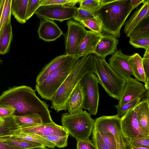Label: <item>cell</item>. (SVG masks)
<instances>
[{"mask_svg": "<svg viewBox=\"0 0 149 149\" xmlns=\"http://www.w3.org/2000/svg\"><path fill=\"white\" fill-rule=\"evenodd\" d=\"M35 91L26 86L10 88L0 96V107L13 109L14 116L36 113L40 116L43 124L53 122L49 105L39 99Z\"/></svg>", "mask_w": 149, "mask_h": 149, "instance_id": "obj_1", "label": "cell"}, {"mask_svg": "<svg viewBox=\"0 0 149 149\" xmlns=\"http://www.w3.org/2000/svg\"><path fill=\"white\" fill-rule=\"evenodd\" d=\"M133 10L130 0H103L94 14L101 24L103 31L117 38L120 37L121 28Z\"/></svg>", "mask_w": 149, "mask_h": 149, "instance_id": "obj_2", "label": "cell"}, {"mask_svg": "<svg viewBox=\"0 0 149 149\" xmlns=\"http://www.w3.org/2000/svg\"><path fill=\"white\" fill-rule=\"evenodd\" d=\"M93 55L91 54L80 58L54 94L51 107L57 112L67 110V101L72 92L86 74L93 73Z\"/></svg>", "mask_w": 149, "mask_h": 149, "instance_id": "obj_3", "label": "cell"}, {"mask_svg": "<svg viewBox=\"0 0 149 149\" xmlns=\"http://www.w3.org/2000/svg\"><path fill=\"white\" fill-rule=\"evenodd\" d=\"M93 73L110 96L119 101L125 84V79L120 76L110 66L105 58L93 55Z\"/></svg>", "mask_w": 149, "mask_h": 149, "instance_id": "obj_4", "label": "cell"}, {"mask_svg": "<svg viewBox=\"0 0 149 149\" xmlns=\"http://www.w3.org/2000/svg\"><path fill=\"white\" fill-rule=\"evenodd\" d=\"M80 58L77 56H68L59 67L43 81L36 84L35 90L42 98L52 101L54 94Z\"/></svg>", "mask_w": 149, "mask_h": 149, "instance_id": "obj_5", "label": "cell"}, {"mask_svg": "<svg viewBox=\"0 0 149 149\" xmlns=\"http://www.w3.org/2000/svg\"><path fill=\"white\" fill-rule=\"evenodd\" d=\"M61 120L62 126L77 141L89 140L95 120L87 111L73 114L64 113L61 115Z\"/></svg>", "mask_w": 149, "mask_h": 149, "instance_id": "obj_6", "label": "cell"}, {"mask_svg": "<svg viewBox=\"0 0 149 149\" xmlns=\"http://www.w3.org/2000/svg\"><path fill=\"white\" fill-rule=\"evenodd\" d=\"M80 83L84 95V109L88 110L90 115H95L97 112L99 100V79L94 73L89 72L82 78Z\"/></svg>", "mask_w": 149, "mask_h": 149, "instance_id": "obj_7", "label": "cell"}, {"mask_svg": "<svg viewBox=\"0 0 149 149\" xmlns=\"http://www.w3.org/2000/svg\"><path fill=\"white\" fill-rule=\"evenodd\" d=\"M93 129L110 132L114 136L118 149H126L125 139L121 129L120 118L117 114L103 116L96 118Z\"/></svg>", "mask_w": 149, "mask_h": 149, "instance_id": "obj_8", "label": "cell"}, {"mask_svg": "<svg viewBox=\"0 0 149 149\" xmlns=\"http://www.w3.org/2000/svg\"><path fill=\"white\" fill-rule=\"evenodd\" d=\"M68 29L64 34L65 54L77 56L79 46L87 31L80 23L70 20L67 22Z\"/></svg>", "mask_w": 149, "mask_h": 149, "instance_id": "obj_9", "label": "cell"}, {"mask_svg": "<svg viewBox=\"0 0 149 149\" xmlns=\"http://www.w3.org/2000/svg\"><path fill=\"white\" fill-rule=\"evenodd\" d=\"M77 8L58 5L40 6L35 13L40 19L44 18L60 22L73 18L76 15Z\"/></svg>", "mask_w": 149, "mask_h": 149, "instance_id": "obj_10", "label": "cell"}, {"mask_svg": "<svg viewBox=\"0 0 149 149\" xmlns=\"http://www.w3.org/2000/svg\"><path fill=\"white\" fill-rule=\"evenodd\" d=\"M149 92L144 85L132 77L125 79V84L118 104L122 105L132 100L140 98L149 99Z\"/></svg>", "mask_w": 149, "mask_h": 149, "instance_id": "obj_11", "label": "cell"}, {"mask_svg": "<svg viewBox=\"0 0 149 149\" xmlns=\"http://www.w3.org/2000/svg\"><path fill=\"white\" fill-rule=\"evenodd\" d=\"M120 120L122 131L125 142L127 140L138 137H148L141 128L136 113L133 109L121 117Z\"/></svg>", "mask_w": 149, "mask_h": 149, "instance_id": "obj_12", "label": "cell"}, {"mask_svg": "<svg viewBox=\"0 0 149 149\" xmlns=\"http://www.w3.org/2000/svg\"><path fill=\"white\" fill-rule=\"evenodd\" d=\"M129 56L120 49L112 55L109 60L110 66L120 76L125 79L133 75L128 60Z\"/></svg>", "mask_w": 149, "mask_h": 149, "instance_id": "obj_13", "label": "cell"}, {"mask_svg": "<svg viewBox=\"0 0 149 149\" xmlns=\"http://www.w3.org/2000/svg\"><path fill=\"white\" fill-rule=\"evenodd\" d=\"M40 19L38 32L40 39L46 42L53 41L63 34L61 30L54 20L44 18Z\"/></svg>", "mask_w": 149, "mask_h": 149, "instance_id": "obj_14", "label": "cell"}, {"mask_svg": "<svg viewBox=\"0 0 149 149\" xmlns=\"http://www.w3.org/2000/svg\"><path fill=\"white\" fill-rule=\"evenodd\" d=\"M20 129L24 132L41 136L53 135L66 136L69 135V134L64 127L56 124L53 121L37 126Z\"/></svg>", "mask_w": 149, "mask_h": 149, "instance_id": "obj_15", "label": "cell"}, {"mask_svg": "<svg viewBox=\"0 0 149 149\" xmlns=\"http://www.w3.org/2000/svg\"><path fill=\"white\" fill-rule=\"evenodd\" d=\"M118 40L109 34L102 35L94 51V54L98 56L105 58L109 55H112L117 51Z\"/></svg>", "mask_w": 149, "mask_h": 149, "instance_id": "obj_16", "label": "cell"}, {"mask_svg": "<svg viewBox=\"0 0 149 149\" xmlns=\"http://www.w3.org/2000/svg\"><path fill=\"white\" fill-rule=\"evenodd\" d=\"M149 18V0H146L143 4L132 15L125 24L124 32L126 35L137 26Z\"/></svg>", "mask_w": 149, "mask_h": 149, "instance_id": "obj_17", "label": "cell"}, {"mask_svg": "<svg viewBox=\"0 0 149 149\" xmlns=\"http://www.w3.org/2000/svg\"><path fill=\"white\" fill-rule=\"evenodd\" d=\"M84 102L83 90L79 82L72 92L68 99L67 107L68 113L73 114L83 111Z\"/></svg>", "mask_w": 149, "mask_h": 149, "instance_id": "obj_18", "label": "cell"}, {"mask_svg": "<svg viewBox=\"0 0 149 149\" xmlns=\"http://www.w3.org/2000/svg\"><path fill=\"white\" fill-rule=\"evenodd\" d=\"M102 35L91 30L87 31L79 46L77 56L80 58L91 54H94Z\"/></svg>", "mask_w": 149, "mask_h": 149, "instance_id": "obj_19", "label": "cell"}, {"mask_svg": "<svg viewBox=\"0 0 149 149\" xmlns=\"http://www.w3.org/2000/svg\"><path fill=\"white\" fill-rule=\"evenodd\" d=\"M136 112L138 122L142 130L149 137V100L144 99L133 109Z\"/></svg>", "mask_w": 149, "mask_h": 149, "instance_id": "obj_20", "label": "cell"}, {"mask_svg": "<svg viewBox=\"0 0 149 149\" xmlns=\"http://www.w3.org/2000/svg\"><path fill=\"white\" fill-rule=\"evenodd\" d=\"M9 137L37 142L42 144L44 147L49 148H54L56 146L54 143L42 136L24 132L20 128L12 132Z\"/></svg>", "mask_w": 149, "mask_h": 149, "instance_id": "obj_21", "label": "cell"}, {"mask_svg": "<svg viewBox=\"0 0 149 149\" xmlns=\"http://www.w3.org/2000/svg\"><path fill=\"white\" fill-rule=\"evenodd\" d=\"M68 56L65 54L58 56L45 65L38 75L36 79V83L43 81L51 73L59 67L66 59Z\"/></svg>", "mask_w": 149, "mask_h": 149, "instance_id": "obj_22", "label": "cell"}, {"mask_svg": "<svg viewBox=\"0 0 149 149\" xmlns=\"http://www.w3.org/2000/svg\"><path fill=\"white\" fill-rule=\"evenodd\" d=\"M128 60L136 79L145 83L146 78L142 63V58L138 53H135L129 56Z\"/></svg>", "mask_w": 149, "mask_h": 149, "instance_id": "obj_23", "label": "cell"}, {"mask_svg": "<svg viewBox=\"0 0 149 149\" xmlns=\"http://www.w3.org/2000/svg\"><path fill=\"white\" fill-rule=\"evenodd\" d=\"M28 0H12L11 11L17 21L21 24L26 22V16Z\"/></svg>", "mask_w": 149, "mask_h": 149, "instance_id": "obj_24", "label": "cell"}, {"mask_svg": "<svg viewBox=\"0 0 149 149\" xmlns=\"http://www.w3.org/2000/svg\"><path fill=\"white\" fill-rule=\"evenodd\" d=\"M15 122L20 128L38 126L43 124L38 114L33 113L22 116H14Z\"/></svg>", "mask_w": 149, "mask_h": 149, "instance_id": "obj_25", "label": "cell"}, {"mask_svg": "<svg viewBox=\"0 0 149 149\" xmlns=\"http://www.w3.org/2000/svg\"><path fill=\"white\" fill-rule=\"evenodd\" d=\"M13 37L11 22L7 24L0 35V54H4L9 51Z\"/></svg>", "mask_w": 149, "mask_h": 149, "instance_id": "obj_26", "label": "cell"}, {"mask_svg": "<svg viewBox=\"0 0 149 149\" xmlns=\"http://www.w3.org/2000/svg\"><path fill=\"white\" fill-rule=\"evenodd\" d=\"M19 128L14 116L0 118V137H9L12 132Z\"/></svg>", "mask_w": 149, "mask_h": 149, "instance_id": "obj_27", "label": "cell"}, {"mask_svg": "<svg viewBox=\"0 0 149 149\" xmlns=\"http://www.w3.org/2000/svg\"><path fill=\"white\" fill-rule=\"evenodd\" d=\"M4 143L15 149H29L44 146L37 142L10 137H8Z\"/></svg>", "mask_w": 149, "mask_h": 149, "instance_id": "obj_28", "label": "cell"}, {"mask_svg": "<svg viewBox=\"0 0 149 149\" xmlns=\"http://www.w3.org/2000/svg\"><path fill=\"white\" fill-rule=\"evenodd\" d=\"M12 0H3L0 9V35L6 25L11 22Z\"/></svg>", "mask_w": 149, "mask_h": 149, "instance_id": "obj_29", "label": "cell"}, {"mask_svg": "<svg viewBox=\"0 0 149 149\" xmlns=\"http://www.w3.org/2000/svg\"><path fill=\"white\" fill-rule=\"evenodd\" d=\"M129 43L135 48H149V36H132L130 37Z\"/></svg>", "mask_w": 149, "mask_h": 149, "instance_id": "obj_30", "label": "cell"}, {"mask_svg": "<svg viewBox=\"0 0 149 149\" xmlns=\"http://www.w3.org/2000/svg\"><path fill=\"white\" fill-rule=\"evenodd\" d=\"M80 23L91 31L101 35L102 34L103 30L101 24L95 15L93 18L82 21Z\"/></svg>", "mask_w": 149, "mask_h": 149, "instance_id": "obj_31", "label": "cell"}, {"mask_svg": "<svg viewBox=\"0 0 149 149\" xmlns=\"http://www.w3.org/2000/svg\"><path fill=\"white\" fill-rule=\"evenodd\" d=\"M142 100L140 98L136 99L122 105L117 104L115 105L117 110V115L121 118L129 111L133 109Z\"/></svg>", "mask_w": 149, "mask_h": 149, "instance_id": "obj_32", "label": "cell"}, {"mask_svg": "<svg viewBox=\"0 0 149 149\" xmlns=\"http://www.w3.org/2000/svg\"><path fill=\"white\" fill-rule=\"evenodd\" d=\"M103 0H81L79 8L90 12L94 13L100 7Z\"/></svg>", "mask_w": 149, "mask_h": 149, "instance_id": "obj_33", "label": "cell"}, {"mask_svg": "<svg viewBox=\"0 0 149 149\" xmlns=\"http://www.w3.org/2000/svg\"><path fill=\"white\" fill-rule=\"evenodd\" d=\"M149 18L137 26L130 33L126 35L128 37L132 36H149Z\"/></svg>", "mask_w": 149, "mask_h": 149, "instance_id": "obj_34", "label": "cell"}, {"mask_svg": "<svg viewBox=\"0 0 149 149\" xmlns=\"http://www.w3.org/2000/svg\"><path fill=\"white\" fill-rule=\"evenodd\" d=\"M69 136H60L53 135L42 136L54 143L55 146L57 147L63 148L67 146L68 139Z\"/></svg>", "mask_w": 149, "mask_h": 149, "instance_id": "obj_35", "label": "cell"}, {"mask_svg": "<svg viewBox=\"0 0 149 149\" xmlns=\"http://www.w3.org/2000/svg\"><path fill=\"white\" fill-rule=\"evenodd\" d=\"M81 0H40V6L50 5H58L70 6H74Z\"/></svg>", "mask_w": 149, "mask_h": 149, "instance_id": "obj_36", "label": "cell"}, {"mask_svg": "<svg viewBox=\"0 0 149 149\" xmlns=\"http://www.w3.org/2000/svg\"><path fill=\"white\" fill-rule=\"evenodd\" d=\"M142 63L146 78L144 86L146 90L149 92V48L146 50L142 58Z\"/></svg>", "mask_w": 149, "mask_h": 149, "instance_id": "obj_37", "label": "cell"}, {"mask_svg": "<svg viewBox=\"0 0 149 149\" xmlns=\"http://www.w3.org/2000/svg\"><path fill=\"white\" fill-rule=\"evenodd\" d=\"M126 146L136 147H146L149 148V137H138L126 141Z\"/></svg>", "mask_w": 149, "mask_h": 149, "instance_id": "obj_38", "label": "cell"}, {"mask_svg": "<svg viewBox=\"0 0 149 149\" xmlns=\"http://www.w3.org/2000/svg\"><path fill=\"white\" fill-rule=\"evenodd\" d=\"M97 131L100 134L104 142L110 149H118L114 136L111 133L103 131Z\"/></svg>", "mask_w": 149, "mask_h": 149, "instance_id": "obj_39", "label": "cell"}, {"mask_svg": "<svg viewBox=\"0 0 149 149\" xmlns=\"http://www.w3.org/2000/svg\"><path fill=\"white\" fill-rule=\"evenodd\" d=\"M92 134V141L96 149H110L97 131L93 129Z\"/></svg>", "mask_w": 149, "mask_h": 149, "instance_id": "obj_40", "label": "cell"}, {"mask_svg": "<svg viewBox=\"0 0 149 149\" xmlns=\"http://www.w3.org/2000/svg\"><path fill=\"white\" fill-rule=\"evenodd\" d=\"M40 0H28L27 7L26 20L30 19L40 6Z\"/></svg>", "mask_w": 149, "mask_h": 149, "instance_id": "obj_41", "label": "cell"}, {"mask_svg": "<svg viewBox=\"0 0 149 149\" xmlns=\"http://www.w3.org/2000/svg\"><path fill=\"white\" fill-rule=\"evenodd\" d=\"M95 16L94 13L79 7L77 8L76 15L73 18L80 23L82 21L93 18Z\"/></svg>", "mask_w": 149, "mask_h": 149, "instance_id": "obj_42", "label": "cell"}, {"mask_svg": "<svg viewBox=\"0 0 149 149\" xmlns=\"http://www.w3.org/2000/svg\"><path fill=\"white\" fill-rule=\"evenodd\" d=\"M77 141V149H96L94 144L89 139Z\"/></svg>", "mask_w": 149, "mask_h": 149, "instance_id": "obj_43", "label": "cell"}, {"mask_svg": "<svg viewBox=\"0 0 149 149\" xmlns=\"http://www.w3.org/2000/svg\"><path fill=\"white\" fill-rule=\"evenodd\" d=\"M14 111L13 109L10 108L0 107V118L13 116Z\"/></svg>", "mask_w": 149, "mask_h": 149, "instance_id": "obj_44", "label": "cell"}, {"mask_svg": "<svg viewBox=\"0 0 149 149\" xmlns=\"http://www.w3.org/2000/svg\"><path fill=\"white\" fill-rule=\"evenodd\" d=\"M8 137H0V149H15L4 143Z\"/></svg>", "mask_w": 149, "mask_h": 149, "instance_id": "obj_45", "label": "cell"}, {"mask_svg": "<svg viewBox=\"0 0 149 149\" xmlns=\"http://www.w3.org/2000/svg\"><path fill=\"white\" fill-rule=\"evenodd\" d=\"M145 0H130V4L133 10L138 7L142 3H143Z\"/></svg>", "mask_w": 149, "mask_h": 149, "instance_id": "obj_46", "label": "cell"}, {"mask_svg": "<svg viewBox=\"0 0 149 149\" xmlns=\"http://www.w3.org/2000/svg\"><path fill=\"white\" fill-rule=\"evenodd\" d=\"M126 149H149V148L146 147H136L129 146H126Z\"/></svg>", "mask_w": 149, "mask_h": 149, "instance_id": "obj_47", "label": "cell"}, {"mask_svg": "<svg viewBox=\"0 0 149 149\" xmlns=\"http://www.w3.org/2000/svg\"><path fill=\"white\" fill-rule=\"evenodd\" d=\"M29 149H48L44 146L38 147Z\"/></svg>", "mask_w": 149, "mask_h": 149, "instance_id": "obj_48", "label": "cell"}, {"mask_svg": "<svg viewBox=\"0 0 149 149\" xmlns=\"http://www.w3.org/2000/svg\"><path fill=\"white\" fill-rule=\"evenodd\" d=\"M3 1V0H0V9L1 7V6Z\"/></svg>", "mask_w": 149, "mask_h": 149, "instance_id": "obj_49", "label": "cell"}, {"mask_svg": "<svg viewBox=\"0 0 149 149\" xmlns=\"http://www.w3.org/2000/svg\"></svg>", "mask_w": 149, "mask_h": 149, "instance_id": "obj_50", "label": "cell"}]
</instances>
